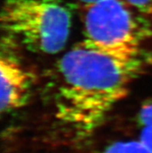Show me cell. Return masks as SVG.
Returning <instances> with one entry per match:
<instances>
[{
    "label": "cell",
    "instance_id": "obj_6",
    "mask_svg": "<svg viewBox=\"0 0 152 153\" xmlns=\"http://www.w3.org/2000/svg\"><path fill=\"white\" fill-rule=\"evenodd\" d=\"M102 153H152L140 141H119L110 144Z\"/></svg>",
    "mask_w": 152,
    "mask_h": 153
},
{
    "label": "cell",
    "instance_id": "obj_1",
    "mask_svg": "<svg viewBox=\"0 0 152 153\" xmlns=\"http://www.w3.org/2000/svg\"><path fill=\"white\" fill-rule=\"evenodd\" d=\"M148 58L119 56L87 40L71 47L56 67L57 118L79 132L99 126L112 108L127 95Z\"/></svg>",
    "mask_w": 152,
    "mask_h": 153
},
{
    "label": "cell",
    "instance_id": "obj_8",
    "mask_svg": "<svg viewBox=\"0 0 152 153\" xmlns=\"http://www.w3.org/2000/svg\"><path fill=\"white\" fill-rule=\"evenodd\" d=\"M79 1L83 2V3L86 4L87 6H88V5H90V4H93V3H95V2H99V1H100V0H79Z\"/></svg>",
    "mask_w": 152,
    "mask_h": 153
},
{
    "label": "cell",
    "instance_id": "obj_5",
    "mask_svg": "<svg viewBox=\"0 0 152 153\" xmlns=\"http://www.w3.org/2000/svg\"><path fill=\"white\" fill-rule=\"evenodd\" d=\"M137 120L141 127L139 141L152 152V100L143 103L139 110Z\"/></svg>",
    "mask_w": 152,
    "mask_h": 153
},
{
    "label": "cell",
    "instance_id": "obj_3",
    "mask_svg": "<svg viewBox=\"0 0 152 153\" xmlns=\"http://www.w3.org/2000/svg\"><path fill=\"white\" fill-rule=\"evenodd\" d=\"M83 23L85 40L119 56L143 54V42L152 36L149 22L122 0H100L88 5Z\"/></svg>",
    "mask_w": 152,
    "mask_h": 153
},
{
    "label": "cell",
    "instance_id": "obj_7",
    "mask_svg": "<svg viewBox=\"0 0 152 153\" xmlns=\"http://www.w3.org/2000/svg\"><path fill=\"white\" fill-rule=\"evenodd\" d=\"M135 10L141 15L152 14V0H127Z\"/></svg>",
    "mask_w": 152,
    "mask_h": 153
},
{
    "label": "cell",
    "instance_id": "obj_2",
    "mask_svg": "<svg viewBox=\"0 0 152 153\" xmlns=\"http://www.w3.org/2000/svg\"><path fill=\"white\" fill-rule=\"evenodd\" d=\"M71 18L64 0H4L1 27L14 44L32 52L54 54L66 45Z\"/></svg>",
    "mask_w": 152,
    "mask_h": 153
},
{
    "label": "cell",
    "instance_id": "obj_4",
    "mask_svg": "<svg viewBox=\"0 0 152 153\" xmlns=\"http://www.w3.org/2000/svg\"><path fill=\"white\" fill-rule=\"evenodd\" d=\"M0 58L1 112L10 113L24 107L30 97L33 78L2 41Z\"/></svg>",
    "mask_w": 152,
    "mask_h": 153
}]
</instances>
